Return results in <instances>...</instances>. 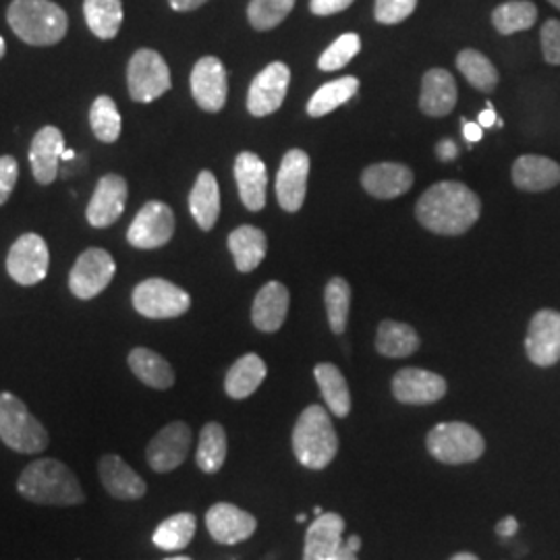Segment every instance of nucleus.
I'll return each mask as SVG.
<instances>
[{"label":"nucleus","mask_w":560,"mask_h":560,"mask_svg":"<svg viewBox=\"0 0 560 560\" xmlns=\"http://www.w3.org/2000/svg\"><path fill=\"white\" fill-rule=\"evenodd\" d=\"M416 214L436 235H463L480 219L481 201L467 185L442 180L421 196Z\"/></svg>","instance_id":"nucleus-1"},{"label":"nucleus","mask_w":560,"mask_h":560,"mask_svg":"<svg viewBox=\"0 0 560 560\" xmlns=\"http://www.w3.org/2000/svg\"><path fill=\"white\" fill-rule=\"evenodd\" d=\"M25 501L50 506H75L85 502L78 476L59 459L32 460L18 480Z\"/></svg>","instance_id":"nucleus-2"},{"label":"nucleus","mask_w":560,"mask_h":560,"mask_svg":"<svg viewBox=\"0 0 560 560\" xmlns=\"http://www.w3.org/2000/svg\"><path fill=\"white\" fill-rule=\"evenodd\" d=\"M7 21L30 46H55L69 30L65 9L52 0H13L7 11Z\"/></svg>","instance_id":"nucleus-3"},{"label":"nucleus","mask_w":560,"mask_h":560,"mask_svg":"<svg viewBox=\"0 0 560 560\" xmlns=\"http://www.w3.org/2000/svg\"><path fill=\"white\" fill-rule=\"evenodd\" d=\"M295 457L307 469H324L339 453V436L330 413L320 405H310L293 430Z\"/></svg>","instance_id":"nucleus-4"},{"label":"nucleus","mask_w":560,"mask_h":560,"mask_svg":"<svg viewBox=\"0 0 560 560\" xmlns=\"http://www.w3.org/2000/svg\"><path fill=\"white\" fill-rule=\"evenodd\" d=\"M0 441L21 455H38L46 451L50 436L20 397L0 393Z\"/></svg>","instance_id":"nucleus-5"},{"label":"nucleus","mask_w":560,"mask_h":560,"mask_svg":"<svg viewBox=\"0 0 560 560\" xmlns=\"http://www.w3.org/2000/svg\"><path fill=\"white\" fill-rule=\"evenodd\" d=\"M428 451L441 463L460 465V463L480 459L486 451V442L474 425L451 421V423H439L428 434Z\"/></svg>","instance_id":"nucleus-6"},{"label":"nucleus","mask_w":560,"mask_h":560,"mask_svg":"<svg viewBox=\"0 0 560 560\" xmlns=\"http://www.w3.org/2000/svg\"><path fill=\"white\" fill-rule=\"evenodd\" d=\"M133 307L143 318L171 320L187 314L191 298L171 280L148 279L133 289Z\"/></svg>","instance_id":"nucleus-7"},{"label":"nucleus","mask_w":560,"mask_h":560,"mask_svg":"<svg viewBox=\"0 0 560 560\" xmlns=\"http://www.w3.org/2000/svg\"><path fill=\"white\" fill-rule=\"evenodd\" d=\"M127 85L131 101L148 104L171 90V71L156 50L141 48L127 65Z\"/></svg>","instance_id":"nucleus-8"},{"label":"nucleus","mask_w":560,"mask_h":560,"mask_svg":"<svg viewBox=\"0 0 560 560\" xmlns=\"http://www.w3.org/2000/svg\"><path fill=\"white\" fill-rule=\"evenodd\" d=\"M115 258L101 247H90L81 254L69 275V289L78 300H94L115 279Z\"/></svg>","instance_id":"nucleus-9"},{"label":"nucleus","mask_w":560,"mask_h":560,"mask_svg":"<svg viewBox=\"0 0 560 560\" xmlns=\"http://www.w3.org/2000/svg\"><path fill=\"white\" fill-rule=\"evenodd\" d=\"M50 266V252L46 241L36 233H25L15 241L7 256L9 277L23 287L38 284L46 279Z\"/></svg>","instance_id":"nucleus-10"},{"label":"nucleus","mask_w":560,"mask_h":560,"mask_svg":"<svg viewBox=\"0 0 560 560\" xmlns=\"http://www.w3.org/2000/svg\"><path fill=\"white\" fill-rule=\"evenodd\" d=\"M175 235V214L164 201H148L127 229V241L138 249H156Z\"/></svg>","instance_id":"nucleus-11"},{"label":"nucleus","mask_w":560,"mask_h":560,"mask_svg":"<svg viewBox=\"0 0 560 560\" xmlns=\"http://www.w3.org/2000/svg\"><path fill=\"white\" fill-rule=\"evenodd\" d=\"M191 439V428L185 421H173L164 425L145 448L148 465L159 474L177 469L189 455Z\"/></svg>","instance_id":"nucleus-12"},{"label":"nucleus","mask_w":560,"mask_h":560,"mask_svg":"<svg viewBox=\"0 0 560 560\" xmlns=\"http://www.w3.org/2000/svg\"><path fill=\"white\" fill-rule=\"evenodd\" d=\"M291 81V69L284 62H270L249 85L247 110L254 117H268L277 113L284 102Z\"/></svg>","instance_id":"nucleus-13"},{"label":"nucleus","mask_w":560,"mask_h":560,"mask_svg":"<svg viewBox=\"0 0 560 560\" xmlns=\"http://www.w3.org/2000/svg\"><path fill=\"white\" fill-rule=\"evenodd\" d=\"M191 94L206 113H221L229 96V78L221 59L203 57L191 71Z\"/></svg>","instance_id":"nucleus-14"},{"label":"nucleus","mask_w":560,"mask_h":560,"mask_svg":"<svg viewBox=\"0 0 560 560\" xmlns=\"http://www.w3.org/2000/svg\"><path fill=\"white\" fill-rule=\"evenodd\" d=\"M127 198H129L127 180L122 179L120 175L108 173L98 180L94 196L88 203L85 219L94 229H106L122 217Z\"/></svg>","instance_id":"nucleus-15"},{"label":"nucleus","mask_w":560,"mask_h":560,"mask_svg":"<svg viewBox=\"0 0 560 560\" xmlns=\"http://www.w3.org/2000/svg\"><path fill=\"white\" fill-rule=\"evenodd\" d=\"M527 358L540 368H550L560 361V312L541 310L532 322L525 339Z\"/></svg>","instance_id":"nucleus-16"},{"label":"nucleus","mask_w":560,"mask_h":560,"mask_svg":"<svg viewBox=\"0 0 560 560\" xmlns=\"http://www.w3.org/2000/svg\"><path fill=\"white\" fill-rule=\"evenodd\" d=\"M206 527H208V532H210L214 541L224 544V546H233V544H240V541L252 538L256 534L258 521L252 513L243 511L235 504L219 502V504L208 509Z\"/></svg>","instance_id":"nucleus-17"},{"label":"nucleus","mask_w":560,"mask_h":560,"mask_svg":"<svg viewBox=\"0 0 560 560\" xmlns=\"http://www.w3.org/2000/svg\"><path fill=\"white\" fill-rule=\"evenodd\" d=\"M307 175H310V156L303 150H289L280 162L277 175V198L280 208L287 212H298L307 191Z\"/></svg>","instance_id":"nucleus-18"},{"label":"nucleus","mask_w":560,"mask_h":560,"mask_svg":"<svg viewBox=\"0 0 560 560\" xmlns=\"http://www.w3.org/2000/svg\"><path fill=\"white\" fill-rule=\"evenodd\" d=\"M393 395L405 405H430L446 395V381L428 370L405 368L393 378Z\"/></svg>","instance_id":"nucleus-19"},{"label":"nucleus","mask_w":560,"mask_h":560,"mask_svg":"<svg viewBox=\"0 0 560 560\" xmlns=\"http://www.w3.org/2000/svg\"><path fill=\"white\" fill-rule=\"evenodd\" d=\"M98 476L104 490L117 501H140L148 486L136 469H131L119 455H104L98 460Z\"/></svg>","instance_id":"nucleus-20"},{"label":"nucleus","mask_w":560,"mask_h":560,"mask_svg":"<svg viewBox=\"0 0 560 560\" xmlns=\"http://www.w3.org/2000/svg\"><path fill=\"white\" fill-rule=\"evenodd\" d=\"M65 154V138L59 127L46 125L36 133L30 148L32 175L40 185H50L59 175V161Z\"/></svg>","instance_id":"nucleus-21"},{"label":"nucleus","mask_w":560,"mask_h":560,"mask_svg":"<svg viewBox=\"0 0 560 560\" xmlns=\"http://www.w3.org/2000/svg\"><path fill=\"white\" fill-rule=\"evenodd\" d=\"M345 520L339 513H322L320 517L307 527L303 560H335L342 548Z\"/></svg>","instance_id":"nucleus-22"},{"label":"nucleus","mask_w":560,"mask_h":560,"mask_svg":"<svg viewBox=\"0 0 560 560\" xmlns=\"http://www.w3.org/2000/svg\"><path fill=\"white\" fill-rule=\"evenodd\" d=\"M361 185L365 191L374 198L381 200H393L407 194L413 185V171L405 164L397 162H381L372 164L363 171L361 175Z\"/></svg>","instance_id":"nucleus-23"},{"label":"nucleus","mask_w":560,"mask_h":560,"mask_svg":"<svg viewBox=\"0 0 560 560\" xmlns=\"http://www.w3.org/2000/svg\"><path fill=\"white\" fill-rule=\"evenodd\" d=\"M235 179H237L243 206L252 212H260L266 206V185H268V171L260 156L254 152H241L235 161Z\"/></svg>","instance_id":"nucleus-24"},{"label":"nucleus","mask_w":560,"mask_h":560,"mask_svg":"<svg viewBox=\"0 0 560 560\" xmlns=\"http://www.w3.org/2000/svg\"><path fill=\"white\" fill-rule=\"evenodd\" d=\"M289 314V289L280 282L264 284L254 307H252V320L261 332H277L287 320Z\"/></svg>","instance_id":"nucleus-25"},{"label":"nucleus","mask_w":560,"mask_h":560,"mask_svg":"<svg viewBox=\"0 0 560 560\" xmlns=\"http://www.w3.org/2000/svg\"><path fill=\"white\" fill-rule=\"evenodd\" d=\"M457 104V83L444 69H432L423 75L420 108L430 117H444Z\"/></svg>","instance_id":"nucleus-26"},{"label":"nucleus","mask_w":560,"mask_h":560,"mask_svg":"<svg viewBox=\"0 0 560 560\" xmlns=\"http://www.w3.org/2000/svg\"><path fill=\"white\" fill-rule=\"evenodd\" d=\"M513 183L523 191L552 189L560 183V164L538 154H525L513 164Z\"/></svg>","instance_id":"nucleus-27"},{"label":"nucleus","mask_w":560,"mask_h":560,"mask_svg":"<svg viewBox=\"0 0 560 560\" xmlns=\"http://www.w3.org/2000/svg\"><path fill=\"white\" fill-rule=\"evenodd\" d=\"M189 210L201 231L214 229L221 217V189L219 180L210 171H201L189 194Z\"/></svg>","instance_id":"nucleus-28"},{"label":"nucleus","mask_w":560,"mask_h":560,"mask_svg":"<svg viewBox=\"0 0 560 560\" xmlns=\"http://www.w3.org/2000/svg\"><path fill=\"white\" fill-rule=\"evenodd\" d=\"M266 374H268V370H266V363L260 355L247 353L231 365V370L224 378V390L231 399H247L260 388Z\"/></svg>","instance_id":"nucleus-29"},{"label":"nucleus","mask_w":560,"mask_h":560,"mask_svg":"<svg viewBox=\"0 0 560 560\" xmlns=\"http://www.w3.org/2000/svg\"><path fill=\"white\" fill-rule=\"evenodd\" d=\"M229 249L235 258L240 272H252L260 266L266 252H268V240L264 231L252 224H243L229 235Z\"/></svg>","instance_id":"nucleus-30"},{"label":"nucleus","mask_w":560,"mask_h":560,"mask_svg":"<svg viewBox=\"0 0 560 560\" xmlns=\"http://www.w3.org/2000/svg\"><path fill=\"white\" fill-rule=\"evenodd\" d=\"M129 368L150 388L166 390L175 384V372L171 363L152 349H145V347L133 349L129 353Z\"/></svg>","instance_id":"nucleus-31"},{"label":"nucleus","mask_w":560,"mask_h":560,"mask_svg":"<svg viewBox=\"0 0 560 560\" xmlns=\"http://www.w3.org/2000/svg\"><path fill=\"white\" fill-rule=\"evenodd\" d=\"M83 15L90 32L101 40H113L122 25L120 0H83Z\"/></svg>","instance_id":"nucleus-32"},{"label":"nucleus","mask_w":560,"mask_h":560,"mask_svg":"<svg viewBox=\"0 0 560 560\" xmlns=\"http://www.w3.org/2000/svg\"><path fill=\"white\" fill-rule=\"evenodd\" d=\"M376 349L384 358H409L420 349V337L409 324L384 320L378 326Z\"/></svg>","instance_id":"nucleus-33"},{"label":"nucleus","mask_w":560,"mask_h":560,"mask_svg":"<svg viewBox=\"0 0 560 560\" xmlns=\"http://www.w3.org/2000/svg\"><path fill=\"white\" fill-rule=\"evenodd\" d=\"M314 376L320 386L322 397L326 400L328 409L337 418H347L351 411V393L339 368L335 363H320L316 365Z\"/></svg>","instance_id":"nucleus-34"},{"label":"nucleus","mask_w":560,"mask_h":560,"mask_svg":"<svg viewBox=\"0 0 560 560\" xmlns=\"http://www.w3.org/2000/svg\"><path fill=\"white\" fill-rule=\"evenodd\" d=\"M226 432L221 423L210 421L201 428L200 444H198V453H196V463L203 474L212 476L219 474L226 460Z\"/></svg>","instance_id":"nucleus-35"},{"label":"nucleus","mask_w":560,"mask_h":560,"mask_svg":"<svg viewBox=\"0 0 560 560\" xmlns=\"http://www.w3.org/2000/svg\"><path fill=\"white\" fill-rule=\"evenodd\" d=\"M196 527H198V520L191 513H177L168 520L162 521L161 525L156 527L152 541L156 548L166 550V552H177L187 548L194 536H196Z\"/></svg>","instance_id":"nucleus-36"},{"label":"nucleus","mask_w":560,"mask_h":560,"mask_svg":"<svg viewBox=\"0 0 560 560\" xmlns=\"http://www.w3.org/2000/svg\"><path fill=\"white\" fill-rule=\"evenodd\" d=\"M360 90V80L347 75L340 80L324 83L320 90L307 102V115L310 117H324L332 113L335 108L342 106L345 102L351 101Z\"/></svg>","instance_id":"nucleus-37"},{"label":"nucleus","mask_w":560,"mask_h":560,"mask_svg":"<svg viewBox=\"0 0 560 560\" xmlns=\"http://www.w3.org/2000/svg\"><path fill=\"white\" fill-rule=\"evenodd\" d=\"M536 20H538V7L529 0L502 2L492 13V23L502 36L525 32V30L534 27Z\"/></svg>","instance_id":"nucleus-38"},{"label":"nucleus","mask_w":560,"mask_h":560,"mask_svg":"<svg viewBox=\"0 0 560 560\" xmlns=\"http://www.w3.org/2000/svg\"><path fill=\"white\" fill-rule=\"evenodd\" d=\"M457 69L463 73V78L480 92H492L499 85L497 67L478 50L467 48V50L459 52Z\"/></svg>","instance_id":"nucleus-39"},{"label":"nucleus","mask_w":560,"mask_h":560,"mask_svg":"<svg viewBox=\"0 0 560 560\" xmlns=\"http://www.w3.org/2000/svg\"><path fill=\"white\" fill-rule=\"evenodd\" d=\"M324 303H326V314H328V324L335 335H342L349 320V307H351V287L349 282L340 277H335L326 284L324 291Z\"/></svg>","instance_id":"nucleus-40"},{"label":"nucleus","mask_w":560,"mask_h":560,"mask_svg":"<svg viewBox=\"0 0 560 560\" xmlns=\"http://www.w3.org/2000/svg\"><path fill=\"white\" fill-rule=\"evenodd\" d=\"M90 125L92 131L98 140L104 143H115L120 138V120L119 108L110 96H98L92 108H90Z\"/></svg>","instance_id":"nucleus-41"},{"label":"nucleus","mask_w":560,"mask_h":560,"mask_svg":"<svg viewBox=\"0 0 560 560\" xmlns=\"http://www.w3.org/2000/svg\"><path fill=\"white\" fill-rule=\"evenodd\" d=\"M293 7L295 0H252L247 7V18L258 32H268L282 23Z\"/></svg>","instance_id":"nucleus-42"},{"label":"nucleus","mask_w":560,"mask_h":560,"mask_svg":"<svg viewBox=\"0 0 560 560\" xmlns=\"http://www.w3.org/2000/svg\"><path fill=\"white\" fill-rule=\"evenodd\" d=\"M361 38L358 34H342L339 40L332 42L324 52H322L318 67L322 71H339L347 67L351 59L360 55Z\"/></svg>","instance_id":"nucleus-43"},{"label":"nucleus","mask_w":560,"mask_h":560,"mask_svg":"<svg viewBox=\"0 0 560 560\" xmlns=\"http://www.w3.org/2000/svg\"><path fill=\"white\" fill-rule=\"evenodd\" d=\"M418 7V0H376L374 15L378 23L395 25L407 20Z\"/></svg>","instance_id":"nucleus-44"},{"label":"nucleus","mask_w":560,"mask_h":560,"mask_svg":"<svg viewBox=\"0 0 560 560\" xmlns=\"http://www.w3.org/2000/svg\"><path fill=\"white\" fill-rule=\"evenodd\" d=\"M541 52L550 65H560V21L548 20L541 25Z\"/></svg>","instance_id":"nucleus-45"},{"label":"nucleus","mask_w":560,"mask_h":560,"mask_svg":"<svg viewBox=\"0 0 560 560\" xmlns=\"http://www.w3.org/2000/svg\"><path fill=\"white\" fill-rule=\"evenodd\" d=\"M20 179V164L13 156H0V206L7 203Z\"/></svg>","instance_id":"nucleus-46"},{"label":"nucleus","mask_w":560,"mask_h":560,"mask_svg":"<svg viewBox=\"0 0 560 560\" xmlns=\"http://www.w3.org/2000/svg\"><path fill=\"white\" fill-rule=\"evenodd\" d=\"M351 2L353 0H312L310 9L314 15L326 18V15H335V13L345 11L347 7H351Z\"/></svg>","instance_id":"nucleus-47"},{"label":"nucleus","mask_w":560,"mask_h":560,"mask_svg":"<svg viewBox=\"0 0 560 560\" xmlns=\"http://www.w3.org/2000/svg\"><path fill=\"white\" fill-rule=\"evenodd\" d=\"M517 529H520V521L515 520V517H504L497 525V534L502 536V538H513L517 534Z\"/></svg>","instance_id":"nucleus-48"},{"label":"nucleus","mask_w":560,"mask_h":560,"mask_svg":"<svg viewBox=\"0 0 560 560\" xmlns=\"http://www.w3.org/2000/svg\"><path fill=\"white\" fill-rule=\"evenodd\" d=\"M436 152H439V159L444 162L455 161V159H457V145H455V141L442 140L441 143H439V148H436Z\"/></svg>","instance_id":"nucleus-49"},{"label":"nucleus","mask_w":560,"mask_h":560,"mask_svg":"<svg viewBox=\"0 0 560 560\" xmlns=\"http://www.w3.org/2000/svg\"><path fill=\"white\" fill-rule=\"evenodd\" d=\"M463 136H465V140L471 141V143L480 141L481 136H483L480 122H469V120H463Z\"/></svg>","instance_id":"nucleus-50"},{"label":"nucleus","mask_w":560,"mask_h":560,"mask_svg":"<svg viewBox=\"0 0 560 560\" xmlns=\"http://www.w3.org/2000/svg\"><path fill=\"white\" fill-rule=\"evenodd\" d=\"M171 2V7L175 9V11H179V13H185V11H194V9H198L201 7L203 2H208V0H168Z\"/></svg>","instance_id":"nucleus-51"},{"label":"nucleus","mask_w":560,"mask_h":560,"mask_svg":"<svg viewBox=\"0 0 560 560\" xmlns=\"http://www.w3.org/2000/svg\"><path fill=\"white\" fill-rule=\"evenodd\" d=\"M478 122H480L481 127H494V125L499 122V117H497V113H494L492 102H488V108L481 110L480 120H478Z\"/></svg>","instance_id":"nucleus-52"},{"label":"nucleus","mask_w":560,"mask_h":560,"mask_svg":"<svg viewBox=\"0 0 560 560\" xmlns=\"http://www.w3.org/2000/svg\"><path fill=\"white\" fill-rule=\"evenodd\" d=\"M335 560H358V552L349 550V548L342 544V548H340L339 555L335 557Z\"/></svg>","instance_id":"nucleus-53"},{"label":"nucleus","mask_w":560,"mask_h":560,"mask_svg":"<svg viewBox=\"0 0 560 560\" xmlns=\"http://www.w3.org/2000/svg\"><path fill=\"white\" fill-rule=\"evenodd\" d=\"M345 546L349 548V550H353V552H360L361 548V538L360 536H351L349 540L345 541Z\"/></svg>","instance_id":"nucleus-54"},{"label":"nucleus","mask_w":560,"mask_h":560,"mask_svg":"<svg viewBox=\"0 0 560 560\" xmlns=\"http://www.w3.org/2000/svg\"><path fill=\"white\" fill-rule=\"evenodd\" d=\"M451 560H480L476 555H469V552H460V555H455Z\"/></svg>","instance_id":"nucleus-55"},{"label":"nucleus","mask_w":560,"mask_h":560,"mask_svg":"<svg viewBox=\"0 0 560 560\" xmlns=\"http://www.w3.org/2000/svg\"><path fill=\"white\" fill-rule=\"evenodd\" d=\"M73 156H75V152H73V150H65L62 161H73Z\"/></svg>","instance_id":"nucleus-56"},{"label":"nucleus","mask_w":560,"mask_h":560,"mask_svg":"<svg viewBox=\"0 0 560 560\" xmlns=\"http://www.w3.org/2000/svg\"><path fill=\"white\" fill-rule=\"evenodd\" d=\"M7 55V44L2 40V36H0V59Z\"/></svg>","instance_id":"nucleus-57"},{"label":"nucleus","mask_w":560,"mask_h":560,"mask_svg":"<svg viewBox=\"0 0 560 560\" xmlns=\"http://www.w3.org/2000/svg\"><path fill=\"white\" fill-rule=\"evenodd\" d=\"M548 2H550L552 7H557V9L560 11V0H548Z\"/></svg>","instance_id":"nucleus-58"},{"label":"nucleus","mask_w":560,"mask_h":560,"mask_svg":"<svg viewBox=\"0 0 560 560\" xmlns=\"http://www.w3.org/2000/svg\"><path fill=\"white\" fill-rule=\"evenodd\" d=\"M314 515H316V517H320V515H322L320 506H316V509H314Z\"/></svg>","instance_id":"nucleus-59"},{"label":"nucleus","mask_w":560,"mask_h":560,"mask_svg":"<svg viewBox=\"0 0 560 560\" xmlns=\"http://www.w3.org/2000/svg\"><path fill=\"white\" fill-rule=\"evenodd\" d=\"M298 521H300V523H305V521H307V517H305V515H298Z\"/></svg>","instance_id":"nucleus-60"},{"label":"nucleus","mask_w":560,"mask_h":560,"mask_svg":"<svg viewBox=\"0 0 560 560\" xmlns=\"http://www.w3.org/2000/svg\"><path fill=\"white\" fill-rule=\"evenodd\" d=\"M164 560H191V559H187V557H173V559H164Z\"/></svg>","instance_id":"nucleus-61"}]
</instances>
